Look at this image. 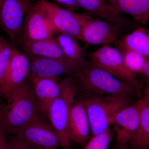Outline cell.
<instances>
[{"mask_svg":"<svg viewBox=\"0 0 149 149\" xmlns=\"http://www.w3.org/2000/svg\"><path fill=\"white\" fill-rule=\"evenodd\" d=\"M78 99L110 95L140 96L136 88L85 59L72 75Z\"/></svg>","mask_w":149,"mask_h":149,"instance_id":"cell-1","label":"cell"},{"mask_svg":"<svg viewBox=\"0 0 149 149\" xmlns=\"http://www.w3.org/2000/svg\"><path fill=\"white\" fill-rule=\"evenodd\" d=\"M6 99L3 126L6 135L15 134L37 118L43 117L39 111L32 86L27 80L15 88Z\"/></svg>","mask_w":149,"mask_h":149,"instance_id":"cell-2","label":"cell"},{"mask_svg":"<svg viewBox=\"0 0 149 149\" xmlns=\"http://www.w3.org/2000/svg\"><path fill=\"white\" fill-rule=\"evenodd\" d=\"M131 98L125 96L110 95L79 99L83 102L88 113L91 137L109 128L117 113L131 104Z\"/></svg>","mask_w":149,"mask_h":149,"instance_id":"cell-3","label":"cell"},{"mask_svg":"<svg viewBox=\"0 0 149 149\" xmlns=\"http://www.w3.org/2000/svg\"><path fill=\"white\" fill-rule=\"evenodd\" d=\"M76 88L72 76H70L63 93L51 103L47 117L60 139L63 149H71L68 136L70 113L76 95Z\"/></svg>","mask_w":149,"mask_h":149,"instance_id":"cell-4","label":"cell"},{"mask_svg":"<svg viewBox=\"0 0 149 149\" xmlns=\"http://www.w3.org/2000/svg\"><path fill=\"white\" fill-rule=\"evenodd\" d=\"M89 59L114 77L133 86L141 95V87L136 74L124 63L122 54L117 47L104 45L88 55Z\"/></svg>","mask_w":149,"mask_h":149,"instance_id":"cell-5","label":"cell"},{"mask_svg":"<svg viewBox=\"0 0 149 149\" xmlns=\"http://www.w3.org/2000/svg\"><path fill=\"white\" fill-rule=\"evenodd\" d=\"M38 1L58 33H65L75 39L80 40L82 27L91 17L75 13L45 0H39Z\"/></svg>","mask_w":149,"mask_h":149,"instance_id":"cell-6","label":"cell"},{"mask_svg":"<svg viewBox=\"0 0 149 149\" xmlns=\"http://www.w3.org/2000/svg\"><path fill=\"white\" fill-rule=\"evenodd\" d=\"M34 0H0V28L16 45L20 42L24 16Z\"/></svg>","mask_w":149,"mask_h":149,"instance_id":"cell-7","label":"cell"},{"mask_svg":"<svg viewBox=\"0 0 149 149\" xmlns=\"http://www.w3.org/2000/svg\"><path fill=\"white\" fill-rule=\"evenodd\" d=\"M15 134L38 149H57L61 141L47 118L40 116Z\"/></svg>","mask_w":149,"mask_h":149,"instance_id":"cell-8","label":"cell"},{"mask_svg":"<svg viewBox=\"0 0 149 149\" xmlns=\"http://www.w3.org/2000/svg\"><path fill=\"white\" fill-rule=\"evenodd\" d=\"M57 34L38 1L33 3L24 16L20 41L44 40L54 37Z\"/></svg>","mask_w":149,"mask_h":149,"instance_id":"cell-9","label":"cell"},{"mask_svg":"<svg viewBox=\"0 0 149 149\" xmlns=\"http://www.w3.org/2000/svg\"><path fill=\"white\" fill-rule=\"evenodd\" d=\"M143 97L120 110L113 123L116 139V147L125 149L130 137L139 127Z\"/></svg>","mask_w":149,"mask_h":149,"instance_id":"cell-10","label":"cell"},{"mask_svg":"<svg viewBox=\"0 0 149 149\" xmlns=\"http://www.w3.org/2000/svg\"><path fill=\"white\" fill-rule=\"evenodd\" d=\"M69 76L62 79L60 77L27 79L32 86L39 111L43 117L47 119L49 107L63 93Z\"/></svg>","mask_w":149,"mask_h":149,"instance_id":"cell-11","label":"cell"},{"mask_svg":"<svg viewBox=\"0 0 149 149\" xmlns=\"http://www.w3.org/2000/svg\"><path fill=\"white\" fill-rule=\"evenodd\" d=\"M29 58L30 69L27 79L72 76L79 67V65L67 59L39 57Z\"/></svg>","mask_w":149,"mask_h":149,"instance_id":"cell-12","label":"cell"},{"mask_svg":"<svg viewBox=\"0 0 149 149\" xmlns=\"http://www.w3.org/2000/svg\"><path fill=\"white\" fill-rule=\"evenodd\" d=\"M119 29L109 22L91 17L82 27L80 40L89 45H117Z\"/></svg>","mask_w":149,"mask_h":149,"instance_id":"cell-13","label":"cell"},{"mask_svg":"<svg viewBox=\"0 0 149 149\" xmlns=\"http://www.w3.org/2000/svg\"><path fill=\"white\" fill-rule=\"evenodd\" d=\"M68 133L70 141L85 146L91 137V126L83 102L75 98L70 113Z\"/></svg>","mask_w":149,"mask_h":149,"instance_id":"cell-14","label":"cell"},{"mask_svg":"<svg viewBox=\"0 0 149 149\" xmlns=\"http://www.w3.org/2000/svg\"><path fill=\"white\" fill-rule=\"evenodd\" d=\"M30 69L29 58L24 53L15 49L9 65L2 90L4 96L7 98L15 88L27 80Z\"/></svg>","mask_w":149,"mask_h":149,"instance_id":"cell-15","label":"cell"},{"mask_svg":"<svg viewBox=\"0 0 149 149\" xmlns=\"http://www.w3.org/2000/svg\"><path fill=\"white\" fill-rule=\"evenodd\" d=\"M79 8L97 15L118 28L125 27L128 20L115 10L107 0H77Z\"/></svg>","mask_w":149,"mask_h":149,"instance_id":"cell-16","label":"cell"},{"mask_svg":"<svg viewBox=\"0 0 149 149\" xmlns=\"http://www.w3.org/2000/svg\"><path fill=\"white\" fill-rule=\"evenodd\" d=\"M22 46L24 53L29 58L67 59L55 37L36 41L22 40Z\"/></svg>","mask_w":149,"mask_h":149,"instance_id":"cell-17","label":"cell"},{"mask_svg":"<svg viewBox=\"0 0 149 149\" xmlns=\"http://www.w3.org/2000/svg\"><path fill=\"white\" fill-rule=\"evenodd\" d=\"M120 14L128 15L142 25L149 22V0H107Z\"/></svg>","mask_w":149,"mask_h":149,"instance_id":"cell-18","label":"cell"},{"mask_svg":"<svg viewBox=\"0 0 149 149\" xmlns=\"http://www.w3.org/2000/svg\"><path fill=\"white\" fill-rule=\"evenodd\" d=\"M143 98L139 127L127 144L130 149H149V100Z\"/></svg>","mask_w":149,"mask_h":149,"instance_id":"cell-19","label":"cell"},{"mask_svg":"<svg viewBox=\"0 0 149 149\" xmlns=\"http://www.w3.org/2000/svg\"><path fill=\"white\" fill-rule=\"evenodd\" d=\"M121 42L127 47L149 60V29L139 27L125 36Z\"/></svg>","mask_w":149,"mask_h":149,"instance_id":"cell-20","label":"cell"},{"mask_svg":"<svg viewBox=\"0 0 149 149\" xmlns=\"http://www.w3.org/2000/svg\"><path fill=\"white\" fill-rule=\"evenodd\" d=\"M55 38L67 59L79 65L86 59L83 49L74 37L65 33H58Z\"/></svg>","mask_w":149,"mask_h":149,"instance_id":"cell-21","label":"cell"},{"mask_svg":"<svg viewBox=\"0 0 149 149\" xmlns=\"http://www.w3.org/2000/svg\"><path fill=\"white\" fill-rule=\"evenodd\" d=\"M117 45V48L122 54L127 68L135 74L136 73L141 74L148 59L137 52L126 47L121 41H119Z\"/></svg>","mask_w":149,"mask_h":149,"instance_id":"cell-22","label":"cell"},{"mask_svg":"<svg viewBox=\"0 0 149 149\" xmlns=\"http://www.w3.org/2000/svg\"><path fill=\"white\" fill-rule=\"evenodd\" d=\"M14 46L0 36V86L2 88L6 73L15 50Z\"/></svg>","mask_w":149,"mask_h":149,"instance_id":"cell-23","label":"cell"},{"mask_svg":"<svg viewBox=\"0 0 149 149\" xmlns=\"http://www.w3.org/2000/svg\"><path fill=\"white\" fill-rule=\"evenodd\" d=\"M114 135L113 128L110 127L103 133L91 137L83 149H108Z\"/></svg>","mask_w":149,"mask_h":149,"instance_id":"cell-24","label":"cell"},{"mask_svg":"<svg viewBox=\"0 0 149 149\" xmlns=\"http://www.w3.org/2000/svg\"><path fill=\"white\" fill-rule=\"evenodd\" d=\"M8 149H38L29 145L17 134H10L7 138Z\"/></svg>","mask_w":149,"mask_h":149,"instance_id":"cell-25","label":"cell"},{"mask_svg":"<svg viewBox=\"0 0 149 149\" xmlns=\"http://www.w3.org/2000/svg\"><path fill=\"white\" fill-rule=\"evenodd\" d=\"M68 10L74 12L79 8L77 0H54Z\"/></svg>","mask_w":149,"mask_h":149,"instance_id":"cell-26","label":"cell"},{"mask_svg":"<svg viewBox=\"0 0 149 149\" xmlns=\"http://www.w3.org/2000/svg\"><path fill=\"white\" fill-rule=\"evenodd\" d=\"M7 103L0 100V133L3 130V121L5 114L6 110Z\"/></svg>","mask_w":149,"mask_h":149,"instance_id":"cell-27","label":"cell"},{"mask_svg":"<svg viewBox=\"0 0 149 149\" xmlns=\"http://www.w3.org/2000/svg\"><path fill=\"white\" fill-rule=\"evenodd\" d=\"M6 136L4 130L0 133V149H8L7 145Z\"/></svg>","mask_w":149,"mask_h":149,"instance_id":"cell-28","label":"cell"},{"mask_svg":"<svg viewBox=\"0 0 149 149\" xmlns=\"http://www.w3.org/2000/svg\"><path fill=\"white\" fill-rule=\"evenodd\" d=\"M141 74L143 75L146 83H149V60H148Z\"/></svg>","mask_w":149,"mask_h":149,"instance_id":"cell-29","label":"cell"},{"mask_svg":"<svg viewBox=\"0 0 149 149\" xmlns=\"http://www.w3.org/2000/svg\"><path fill=\"white\" fill-rule=\"evenodd\" d=\"M144 97L149 100V83H146L143 91Z\"/></svg>","mask_w":149,"mask_h":149,"instance_id":"cell-30","label":"cell"},{"mask_svg":"<svg viewBox=\"0 0 149 149\" xmlns=\"http://www.w3.org/2000/svg\"><path fill=\"white\" fill-rule=\"evenodd\" d=\"M2 97H5L3 93L2 90V88H1V86H0V100H1V98Z\"/></svg>","mask_w":149,"mask_h":149,"instance_id":"cell-31","label":"cell"},{"mask_svg":"<svg viewBox=\"0 0 149 149\" xmlns=\"http://www.w3.org/2000/svg\"><path fill=\"white\" fill-rule=\"evenodd\" d=\"M125 149H130V148H128V146H126V148H125Z\"/></svg>","mask_w":149,"mask_h":149,"instance_id":"cell-32","label":"cell"},{"mask_svg":"<svg viewBox=\"0 0 149 149\" xmlns=\"http://www.w3.org/2000/svg\"><path fill=\"white\" fill-rule=\"evenodd\" d=\"M113 149H120L118 148H117V147H116V148H115Z\"/></svg>","mask_w":149,"mask_h":149,"instance_id":"cell-33","label":"cell"}]
</instances>
